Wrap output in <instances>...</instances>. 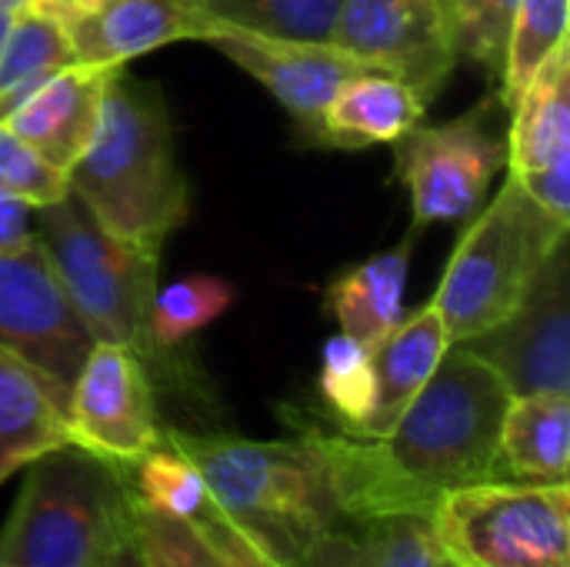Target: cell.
Here are the masks:
<instances>
[{"label":"cell","mask_w":570,"mask_h":567,"mask_svg":"<svg viewBox=\"0 0 570 567\" xmlns=\"http://www.w3.org/2000/svg\"><path fill=\"white\" fill-rule=\"evenodd\" d=\"M511 391L468 344H451L421 394L381 438H357L314 418L287 424L317 448L334 498L347 518L367 525L391 515L431 518L458 488L498 475V434Z\"/></svg>","instance_id":"obj_1"},{"label":"cell","mask_w":570,"mask_h":567,"mask_svg":"<svg viewBox=\"0 0 570 567\" xmlns=\"http://www.w3.org/2000/svg\"><path fill=\"white\" fill-rule=\"evenodd\" d=\"M294 431V428H291ZM164 441L194 461L214 508L281 567H351L361 531L334 498L307 434L254 441L167 428Z\"/></svg>","instance_id":"obj_2"},{"label":"cell","mask_w":570,"mask_h":567,"mask_svg":"<svg viewBox=\"0 0 570 567\" xmlns=\"http://www.w3.org/2000/svg\"><path fill=\"white\" fill-rule=\"evenodd\" d=\"M70 194L114 241L157 257L190 217V184L174 150V124L157 84L117 67L104 87L100 124L67 170Z\"/></svg>","instance_id":"obj_3"},{"label":"cell","mask_w":570,"mask_h":567,"mask_svg":"<svg viewBox=\"0 0 570 567\" xmlns=\"http://www.w3.org/2000/svg\"><path fill=\"white\" fill-rule=\"evenodd\" d=\"M20 471L23 485L0 528V567H100L134 541L127 465L70 441Z\"/></svg>","instance_id":"obj_4"},{"label":"cell","mask_w":570,"mask_h":567,"mask_svg":"<svg viewBox=\"0 0 570 567\" xmlns=\"http://www.w3.org/2000/svg\"><path fill=\"white\" fill-rule=\"evenodd\" d=\"M570 224L554 221L508 174L504 187L464 227L434 291L448 344H464L498 328L528 294Z\"/></svg>","instance_id":"obj_5"},{"label":"cell","mask_w":570,"mask_h":567,"mask_svg":"<svg viewBox=\"0 0 570 567\" xmlns=\"http://www.w3.org/2000/svg\"><path fill=\"white\" fill-rule=\"evenodd\" d=\"M33 227L90 338L137 351L154 381L170 378L174 364L157 354L150 338L160 261L100 231L70 190L60 201L33 207Z\"/></svg>","instance_id":"obj_6"},{"label":"cell","mask_w":570,"mask_h":567,"mask_svg":"<svg viewBox=\"0 0 570 567\" xmlns=\"http://www.w3.org/2000/svg\"><path fill=\"white\" fill-rule=\"evenodd\" d=\"M454 567H570V488L491 478L458 488L431 511Z\"/></svg>","instance_id":"obj_7"},{"label":"cell","mask_w":570,"mask_h":567,"mask_svg":"<svg viewBox=\"0 0 570 567\" xmlns=\"http://www.w3.org/2000/svg\"><path fill=\"white\" fill-rule=\"evenodd\" d=\"M508 164V140L494 130L491 100L434 127H411L394 140V167L411 194L414 227L471 221Z\"/></svg>","instance_id":"obj_8"},{"label":"cell","mask_w":570,"mask_h":567,"mask_svg":"<svg viewBox=\"0 0 570 567\" xmlns=\"http://www.w3.org/2000/svg\"><path fill=\"white\" fill-rule=\"evenodd\" d=\"M0 348L30 364L63 401L94 348L37 234L0 254Z\"/></svg>","instance_id":"obj_9"},{"label":"cell","mask_w":570,"mask_h":567,"mask_svg":"<svg viewBox=\"0 0 570 567\" xmlns=\"http://www.w3.org/2000/svg\"><path fill=\"white\" fill-rule=\"evenodd\" d=\"M70 441L114 461L134 465L160 444L157 381L147 361L124 348L94 341L67 391Z\"/></svg>","instance_id":"obj_10"},{"label":"cell","mask_w":570,"mask_h":567,"mask_svg":"<svg viewBox=\"0 0 570 567\" xmlns=\"http://www.w3.org/2000/svg\"><path fill=\"white\" fill-rule=\"evenodd\" d=\"M331 43L404 80L428 107L458 67L444 0H344Z\"/></svg>","instance_id":"obj_11"},{"label":"cell","mask_w":570,"mask_h":567,"mask_svg":"<svg viewBox=\"0 0 570 567\" xmlns=\"http://www.w3.org/2000/svg\"><path fill=\"white\" fill-rule=\"evenodd\" d=\"M514 394H570V241L564 237L521 304L491 331L464 341Z\"/></svg>","instance_id":"obj_12"},{"label":"cell","mask_w":570,"mask_h":567,"mask_svg":"<svg viewBox=\"0 0 570 567\" xmlns=\"http://www.w3.org/2000/svg\"><path fill=\"white\" fill-rule=\"evenodd\" d=\"M204 43L250 74L291 114L307 144H321V117L341 84L374 70L331 40H291L217 23Z\"/></svg>","instance_id":"obj_13"},{"label":"cell","mask_w":570,"mask_h":567,"mask_svg":"<svg viewBox=\"0 0 570 567\" xmlns=\"http://www.w3.org/2000/svg\"><path fill=\"white\" fill-rule=\"evenodd\" d=\"M508 174L554 221L570 224V43L534 74L511 110Z\"/></svg>","instance_id":"obj_14"},{"label":"cell","mask_w":570,"mask_h":567,"mask_svg":"<svg viewBox=\"0 0 570 567\" xmlns=\"http://www.w3.org/2000/svg\"><path fill=\"white\" fill-rule=\"evenodd\" d=\"M114 70L117 67H94L77 60L60 67L3 120V127L50 167L67 174L100 124L104 87Z\"/></svg>","instance_id":"obj_15"},{"label":"cell","mask_w":570,"mask_h":567,"mask_svg":"<svg viewBox=\"0 0 570 567\" xmlns=\"http://www.w3.org/2000/svg\"><path fill=\"white\" fill-rule=\"evenodd\" d=\"M67 33L77 63L124 67L177 40H207L210 20L190 0H100Z\"/></svg>","instance_id":"obj_16"},{"label":"cell","mask_w":570,"mask_h":567,"mask_svg":"<svg viewBox=\"0 0 570 567\" xmlns=\"http://www.w3.org/2000/svg\"><path fill=\"white\" fill-rule=\"evenodd\" d=\"M448 334L434 301L421 304L414 314H404L401 324L371 351L374 361V411L357 438H381L404 414V408L431 381L434 368L448 351Z\"/></svg>","instance_id":"obj_17"},{"label":"cell","mask_w":570,"mask_h":567,"mask_svg":"<svg viewBox=\"0 0 570 567\" xmlns=\"http://www.w3.org/2000/svg\"><path fill=\"white\" fill-rule=\"evenodd\" d=\"M428 104L397 77L384 70H367L341 84L321 117L324 147H374L394 144L411 127L424 120Z\"/></svg>","instance_id":"obj_18"},{"label":"cell","mask_w":570,"mask_h":567,"mask_svg":"<svg viewBox=\"0 0 570 567\" xmlns=\"http://www.w3.org/2000/svg\"><path fill=\"white\" fill-rule=\"evenodd\" d=\"M570 471V394L541 391L508 401L498 434V475L561 485Z\"/></svg>","instance_id":"obj_19"},{"label":"cell","mask_w":570,"mask_h":567,"mask_svg":"<svg viewBox=\"0 0 570 567\" xmlns=\"http://www.w3.org/2000/svg\"><path fill=\"white\" fill-rule=\"evenodd\" d=\"M417 234L421 231L414 227L397 247L347 267L327 287V307L334 311L341 334L361 341L367 351H374L404 317L407 264Z\"/></svg>","instance_id":"obj_20"},{"label":"cell","mask_w":570,"mask_h":567,"mask_svg":"<svg viewBox=\"0 0 570 567\" xmlns=\"http://www.w3.org/2000/svg\"><path fill=\"white\" fill-rule=\"evenodd\" d=\"M60 444H70L67 401L30 364L0 348V448L23 468Z\"/></svg>","instance_id":"obj_21"},{"label":"cell","mask_w":570,"mask_h":567,"mask_svg":"<svg viewBox=\"0 0 570 567\" xmlns=\"http://www.w3.org/2000/svg\"><path fill=\"white\" fill-rule=\"evenodd\" d=\"M67 63H73L70 33L33 7L17 10L0 47V124Z\"/></svg>","instance_id":"obj_22"},{"label":"cell","mask_w":570,"mask_h":567,"mask_svg":"<svg viewBox=\"0 0 570 567\" xmlns=\"http://www.w3.org/2000/svg\"><path fill=\"white\" fill-rule=\"evenodd\" d=\"M237 291L217 274H190L157 287L150 304V338L157 354L174 364V351L210 328L230 304Z\"/></svg>","instance_id":"obj_23"},{"label":"cell","mask_w":570,"mask_h":567,"mask_svg":"<svg viewBox=\"0 0 570 567\" xmlns=\"http://www.w3.org/2000/svg\"><path fill=\"white\" fill-rule=\"evenodd\" d=\"M570 0H518L504 67H501V104L508 110L518 107L534 74L548 63V57L568 40Z\"/></svg>","instance_id":"obj_24"},{"label":"cell","mask_w":570,"mask_h":567,"mask_svg":"<svg viewBox=\"0 0 570 567\" xmlns=\"http://www.w3.org/2000/svg\"><path fill=\"white\" fill-rule=\"evenodd\" d=\"M210 30L237 27L291 40H331L337 10L344 0H190ZM210 37V33H207Z\"/></svg>","instance_id":"obj_25"},{"label":"cell","mask_w":570,"mask_h":567,"mask_svg":"<svg viewBox=\"0 0 570 567\" xmlns=\"http://www.w3.org/2000/svg\"><path fill=\"white\" fill-rule=\"evenodd\" d=\"M317 391L324 398L327 414L334 418V428L344 434H361L377 394L371 351L347 334L327 338L321 351Z\"/></svg>","instance_id":"obj_26"},{"label":"cell","mask_w":570,"mask_h":567,"mask_svg":"<svg viewBox=\"0 0 570 567\" xmlns=\"http://www.w3.org/2000/svg\"><path fill=\"white\" fill-rule=\"evenodd\" d=\"M130 475V488L137 505L177 518V521H194L207 505H210V491L200 478V471L194 468V461L187 454H180L174 444L164 441L150 448L144 458H137L134 465H127Z\"/></svg>","instance_id":"obj_27"},{"label":"cell","mask_w":570,"mask_h":567,"mask_svg":"<svg viewBox=\"0 0 570 567\" xmlns=\"http://www.w3.org/2000/svg\"><path fill=\"white\" fill-rule=\"evenodd\" d=\"M351 567H454L434 541L431 521L421 515L374 518L361 531Z\"/></svg>","instance_id":"obj_28"},{"label":"cell","mask_w":570,"mask_h":567,"mask_svg":"<svg viewBox=\"0 0 570 567\" xmlns=\"http://www.w3.org/2000/svg\"><path fill=\"white\" fill-rule=\"evenodd\" d=\"M458 60L478 63L491 80H501L504 47L518 0H444Z\"/></svg>","instance_id":"obj_29"},{"label":"cell","mask_w":570,"mask_h":567,"mask_svg":"<svg viewBox=\"0 0 570 567\" xmlns=\"http://www.w3.org/2000/svg\"><path fill=\"white\" fill-rule=\"evenodd\" d=\"M134 541L144 567H224L194 525L157 515L144 505L134 511Z\"/></svg>","instance_id":"obj_30"},{"label":"cell","mask_w":570,"mask_h":567,"mask_svg":"<svg viewBox=\"0 0 570 567\" xmlns=\"http://www.w3.org/2000/svg\"><path fill=\"white\" fill-rule=\"evenodd\" d=\"M67 190V174L50 167L0 124V194L20 197L30 207H43L50 201H60Z\"/></svg>","instance_id":"obj_31"},{"label":"cell","mask_w":570,"mask_h":567,"mask_svg":"<svg viewBox=\"0 0 570 567\" xmlns=\"http://www.w3.org/2000/svg\"><path fill=\"white\" fill-rule=\"evenodd\" d=\"M197 528V535L214 548V555L224 561V567H281L277 561H271L264 551H257L217 508L214 501L190 521Z\"/></svg>","instance_id":"obj_32"},{"label":"cell","mask_w":570,"mask_h":567,"mask_svg":"<svg viewBox=\"0 0 570 567\" xmlns=\"http://www.w3.org/2000/svg\"><path fill=\"white\" fill-rule=\"evenodd\" d=\"M33 234V207L20 197L0 194V254L23 247Z\"/></svg>","instance_id":"obj_33"},{"label":"cell","mask_w":570,"mask_h":567,"mask_svg":"<svg viewBox=\"0 0 570 567\" xmlns=\"http://www.w3.org/2000/svg\"><path fill=\"white\" fill-rule=\"evenodd\" d=\"M100 0H30V7L33 10H40V13H47L50 20H57L63 30L73 23V20H80L87 10H94Z\"/></svg>","instance_id":"obj_34"},{"label":"cell","mask_w":570,"mask_h":567,"mask_svg":"<svg viewBox=\"0 0 570 567\" xmlns=\"http://www.w3.org/2000/svg\"><path fill=\"white\" fill-rule=\"evenodd\" d=\"M100 567H144V558H140V551H137V541L124 545L114 558H107Z\"/></svg>","instance_id":"obj_35"},{"label":"cell","mask_w":570,"mask_h":567,"mask_svg":"<svg viewBox=\"0 0 570 567\" xmlns=\"http://www.w3.org/2000/svg\"><path fill=\"white\" fill-rule=\"evenodd\" d=\"M13 471H20V461H17V458H10V454L0 448V485H3Z\"/></svg>","instance_id":"obj_36"},{"label":"cell","mask_w":570,"mask_h":567,"mask_svg":"<svg viewBox=\"0 0 570 567\" xmlns=\"http://www.w3.org/2000/svg\"><path fill=\"white\" fill-rule=\"evenodd\" d=\"M10 23H13V10H7V7L0 3V47H3V40H7Z\"/></svg>","instance_id":"obj_37"},{"label":"cell","mask_w":570,"mask_h":567,"mask_svg":"<svg viewBox=\"0 0 570 567\" xmlns=\"http://www.w3.org/2000/svg\"><path fill=\"white\" fill-rule=\"evenodd\" d=\"M0 3H3L7 10H13V13H17V10H23V7H30V0H0Z\"/></svg>","instance_id":"obj_38"}]
</instances>
